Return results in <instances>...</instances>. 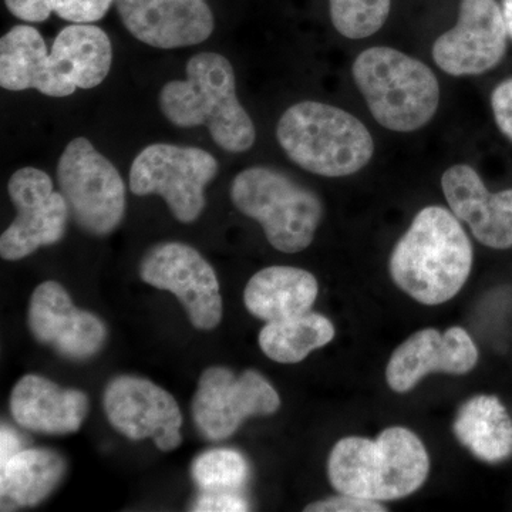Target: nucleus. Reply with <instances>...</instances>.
Here are the masks:
<instances>
[{
    "label": "nucleus",
    "mask_w": 512,
    "mask_h": 512,
    "mask_svg": "<svg viewBox=\"0 0 512 512\" xmlns=\"http://www.w3.org/2000/svg\"><path fill=\"white\" fill-rule=\"evenodd\" d=\"M114 0H5L15 18L28 23H43L56 13L70 23L99 22L109 12Z\"/></svg>",
    "instance_id": "a878e982"
},
{
    "label": "nucleus",
    "mask_w": 512,
    "mask_h": 512,
    "mask_svg": "<svg viewBox=\"0 0 512 512\" xmlns=\"http://www.w3.org/2000/svg\"><path fill=\"white\" fill-rule=\"evenodd\" d=\"M158 100L173 126H207L214 143L228 153H245L255 144V124L239 103L234 67L227 57L214 52L192 56L187 79L164 84Z\"/></svg>",
    "instance_id": "f03ea898"
},
{
    "label": "nucleus",
    "mask_w": 512,
    "mask_h": 512,
    "mask_svg": "<svg viewBox=\"0 0 512 512\" xmlns=\"http://www.w3.org/2000/svg\"><path fill=\"white\" fill-rule=\"evenodd\" d=\"M335 338V326L319 313L306 312L275 322H266L259 333V346L278 363H299L312 350L323 348Z\"/></svg>",
    "instance_id": "b1692460"
},
{
    "label": "nucleus",
    "mask_w": 512,
    "mask_h": 512,
    "mask_svg": "<svg viewBox=\"0 0 512 512\" xmlns=\"http://www.w3.org/2000/svg\"><path fill=\"white\" fill-rule=\"evenodd\" d=\"M508 37L497 0H461L456 26L437 37L431 55L450 76H478L503 60Z\"/></svg>",
    "instance_id": "f8f14e48"
},
{
    "label": "nucleus",
    "mask_w": 512,
    "mask_h": 512,
    "mask_svg": "<svg viewBox=\"0 0 512 512\" xmlns=\"http://www.w3.org/2000/svg\"><path fill=\"white\" fill-rule=\"evenodd\" d=\"M16 218L0 237V255L19 261L37 249L62 241L70 217L62 192L53 190L52 178L35 167L20 168L8 183Z\"/></svg>",
    "instance_id": "9d476101"
},
{
    "label": "nucleus",
    "mask_w": 512,
    "mask_h": 512,
    "mask_svg": "<svg viewBox=\"0 0 512 512\" xmlns=\"http://www.w3.org/2000/svg\"><path fill=\"white\" fill-rule=\"evenodd\" d=\"M124 28L157 49L200 45L215 22L207 0H114Z\"/></svg>",
    "instance_id": "2eb2a0df"
},
{
    "label": "nucleus",
    "mask_w": 512,
    "mask_h": 512,
    "mask_svg": "<svg viewBox=\"0 0 512 512\" xmlns=\"http://www.w3.org/2000/svg\"><path fill=\"white\" fill-rule=\"evenodd\" d=\"M451 212L466 222L478 242L493 249L512 248V188L493 194L468 164H456L441 177Z\"/></svg>",
    "instance_id": "f3484780"
},
{
    "label": "nucleus",
    "mask_w": 512,
    "mask_h": 512,
    "mask_svg": "<svg viewBox=\"0 0 512 512\" xmlns=\"http://www.w3.org/2000/svg\"><path fill=\"white\" fill-rule=\"evenodd\" d=\"M430 458L419 437L406 427H389L375 441L345 437L328 461V476L340 494L373 501L400 500L426 483Z\"/></svg>",
    "instance_id": "7ed1b4c3"
},
{
    "label": "nucleus",
    "mask_w": 512,
    "mask_h": 512,
    "mask_svg": "<svg viewBox=\"0 0 512 512\" xmlns=\"http://www.w3.org/2000/svg\"><path fill=\"white\" fill-rule=\"evenodd\" d=\"M66 471V461L45 448H22L0 464V494L3 504L33 507L45 500Z\"/></svg>",
    "instance_id": "4be33fe9"
},
{
    "label": "nucleus",
    "mask_w": 512,
    "mask_h": 512,
    "mask_svg": "<svg viewBox=\"0 0 512 512\" xmlns=\"http://www.w3.org/2000/svg\"><path fill=\"white\" fill-rule=\"evenodd\" d=\"M249 504L239 493L232 491H204L192 505V511L241 512L248 511Z\"/></svg>",
    "instance_id": "cd10ccee"
},
{
    "label": "nucleus",
    "mask_w": 512,
    "mask_h": 512,
    "mask_svg": "<svg viewBox=\"0 0 512 512\" xmlns=\"http://www.w3.org/2000/svg\"><path fill=\"white\" fill-rule=\"evenodd\" d=\"M353 80L380 126L412 133L426 126L440 103L436 74L392 47H370L353 63Z\"/></svg>",
    "instance_id": "39448f33"
},
{
    "label": "nucleus",
    "mask_w": 512,
    "mask_h": 512,
    "mask_svg": "<svg viewBox=\"0 0 512 512\" xmlns=\"http://www.w3.org/2000/svg\"><path fill=\"white\" fill-rule=\"evenodd\" d=\"M281 399L272 384L255 370L235 376L227 367H210L192 400L195 426L205 439H228L248 417L274 414Z\"/></svg>",
    "instance_id": "1a4fd4ad"
},
{
    "label": "nucleus",
    "mask_w": 512,
    "mask_h": 512,
    "mask_svg": "<svg viewBox=\"0 0 512 512\" xmlns=\"http://www.w3.org/2000/svg\"><path fill=\"white\" fill-rule=\"evenodd\" d=\"M0 86L9 92L35 89L49 97H69L77 90L63 60L29 25L13 26L0 39Z\"/></svg>",
    "instance_id": "a211bd4d"
},
{
    "label": "nucleus",
    "mask_w": 512,
    "mask_h": 512,
    "mask_svg": "<svg viewBox=\"0 0 512 512\" xmlns=\"http://www.w3.org/2000/svg\"><path fill=\"white\" fill-rule=\"evenodd\" d=\"M140 276L146 284L174 293L195 328L211 330L220 325V282L197 249L181 242L158 244L141 261Z\"/></svg>",
    "instance_id": "9b49d317"
},
{
    "label": "nucleus",
    "mask_w": 512,
    "mask_h": 512,
    "mask_svg": "<svg viewBox=\"0 0 512 512\" xmlns=\"http://www.w3.org/2000/svg\"><path fill=\"white\" fill-rule=\"evenodd\" d=\"M276 138L293 163L322 177L356 174L375 153L372 134L362 121L319 101L289 107L278 121Z\"/></svg>",
    "instance_id": "20e7f679"
},
{
    "label": "nucleus",
    "mask_w": 512,
    "mask_h": 512,
    "mask_svg": "<svg viewBox=\"0 0 512 512\" xmlns=\"http://www.w3.org/2000/svg\"><path fill=\"white\" fill-rule=\"evenodd\" d=\"M495 123L512 140V77L495 87L491 94Z\"/></svg>",
    "instance_id": "c756f323"
},
{
    "label": "nucleus",
    "mask_w": 512,
    "mask_h": 512,
    "mask_svg": "<svg viewBox=\"0 0 512 512\" xmlns=\"http://www.w3.org/2000/svg\"><path fill=\"white\" fill-rule=\"evenodd\" d=\"M22 450V441L10 427L2 426L0 430V464L6 463L10 457Z\"/></svg>",
    "instance_id": "7c9ffc66"
},
{
    "label": "nucleus",
    "mask_w": 512,
    "mask_h": 512,
    "mask_svg": "<svg viewBox=\"0 0 512 512\" xmlns=\"http://www.w3.org/2000/svg\"><path fill=\"white\" fill-rule=\"evenodd\" d=\"M231 201L239 212L261 224L276 251H305L315 238L323 205L315 192L269 167H249L231 184Z\"/></svg>",
    "instance_id": "423d86ee"
},
{
    "label": "nucleus",
    "mask_w": 512,
    "mask_h": 512,
    "mask_svg": "<svg viewBox=\"0 0 512 512\" xmlns=\"http://www.w3.org/2000/svg\"><path fill=\"white\" fill-rule=\"evenodd\" d=\"M318 281L311 272L293 266H269L249 279L245 306L265 322L311 312L318 298Z\"/></svg>",
    "instance_id": "aec40b11"
},
{
    "label": "nucleus",
    "mask_w": 512,
    "mask_h": 512,
    "mask_svg": "<svg viewBox=\"0 0 512 512\" xmlns=\"http://www.w3.org/2000/svg\"><path fill=\"white\" fill-rule=\"evenodd\" d=\"M56 174L70 217L84 232L106 237L119 227L126 212V185L119 170L87 138L67 144Z\"/></svg>",
    "instance_id": "0eeeda50"
},
{
    "label": "nucleus",
    "mask_w": 512,
    "mask_h": 512,
    "mask_svg": "<svg viewBox=\"0 0 512 512\" xmlns=\"http://www.w3.org/2000/svg\"><path fill=\"white\" fill-rule=\"evenodd\" d=\"M218 170L217 158L202 148L151 144L131 164L130 190L138 197L160 195L175 220L191 224L201 217L205 188Z\"/></svg>",
    "instance_id": "6e6552de"
},
{
    "label": "nucleus",
    "mask_w": 512,
    "mask_h": 512,
    "mask_svg": "<svg viewBox=\"0 0 512 512\" xmlns=\"http://www.w3.org/2000/svg\"><path fill=\"white\" fill-rule=\"evenodd\" d=\"M10 412L25 429L62 436L82 427L89 399L80 390L63 389L45 377L28 375L13 387Z\"/></svg>",
    "instance_id": "6ab92c4d"
},
{
    "label": "nucleus",
    "mask_w": 512,
    "mask_h": 512,
    "mask_svg": "<svg viewBox=\"0 0 512 512\" xmlns=\"http://www.w3.org/2000/svg\"><path fill=\"white\" fill-rule=\"evenodd\" d=\"M306 512H386L379 501L342 494L340 497L318 501L305 508Z\"/></svg>",
    "instance_id": "c85d7f7f"
},
{
    "label": "nucleus",
    "mask_w": 512,
    "mask_h": 512,
    "mask_svg": "<svg viewBox=\"0 0 512 512\" xmlns=\"http://www.w3.org/2000/svg\"><path fill=\"white\" fill-rule=\"evenodd\" d=\"M191 476L202 491L239 493L248 480V461L239 451L215 448L195 458Z\"/></svg>",
    "instance_id": "393cba45"
},
{
    "label": "nucleus",
    "mask_w": 512,
    "mask_h": 512,
    "mask_svg": "<svg viewBox=\"0 0 512 512\" xmlns=\"http://www.w3.org/2000/svg\"><path fill=\"white\" fill-rule=\"evenodd\" d=\"M69 67L77 89L100 86L111 69L113 47L110 37L92 23H73L60 30L52 46Z\"/></svg>",
    "instance_id": "5701e85b"
},
{
    "label": "nucleus",
    "mask_w": 512,
    "mask_h": 512,
    "mask_svg": "<svg viewBox=\"0 0 512 512\" xmlns=\"http://www.w3.org/2000/svg\"><path fill=\"white\" fill-rule=\"evenodd\" d=\"M104 410L111 426L131 440L153 439L163 451L183 443V414L167 390L136 376L111 380L104 393Z\"/></svg>",
    "instance_id": "ddd939ff"
},
{
    "label": "nucleus",
    "mask_w": 512,
    "mask_h": 512,
    "mask_svg": "<svg viewBox=\"0 0 512 512\" xmlns=\"http://www.w3.org/2000/svg\"><path fill=\"white\" fill-rule=\"evenodd\" d=\"M28 323L40 343L67 359H89L107 339L104 323L93 313L76 308L66 289L55 281L43 282L33 292Z\"/></svg>",
    "instance_id": "4468645a"
},
{
    "label": "nucleus",
    "mask_w": 512,
    "mask_h": 512,
    "mask_svg": "<svg viewBox=\"0 0 512 512\" xmlns=\"http://www.w3.org/2000/svg\"><path fill=\"white\" fill-rule=\"evenodd\" d=\"M330 18L340 35L366 39L383 28L392 0H329Z\"/></svg>",
    "instance_id": "bb28decb"
},
{
    "label": "nucleus",
    "mask_w": 512,
    "mask_h": 512,
    "mask_svg": "<svg viewBox=\"0 0 512 512\" xmlns=\"http://www.w3.org/2000/svg\"><path fill=\"white\" fill-rule=\"evenodd\" d=\"M390 275L414 301L441 305L466 285L473 247L460 220L447 208H423L390 256Z\"/></svg>",
    "instance_id": "f257e3e1"
},
{
    "label": "nucleus",
    "mask_w": 512,
    "mask_h": 512,
    "mask_svg": "<svg viewBox=\"0 0 512 512\" xmlns=\"http://www.w3.org/2000/svg\"><path fill=\"white\" fill-rule=\"evenodd\" d=\"M503 8L505 22H507L508 33L512 39V0H503Z\"/></svg>",
    "instance_id": "2f4dec72"
},
{
    "label": "nucleus",
    "mask_w": 512,
    "mask_h": 512,
    "mask_svg": "<svg viewBox=\"0 0 512 512\" xmlns=\"http://www.w3.org/2000/svg\"><path fill=\"white\" fill-rule=\"evenodd\" d=\"M477 362V346L466 329L454 326L444 333L424 329L394 350L386 380L394 392L407 393L430 373L466 375Z\"/></svg>",
    "instance_id": "dca6fc26"
},
{
    "label": "nucleus",
    "mask_w": 512,
    "mask_h": 512,
    "mask_svg": "<svg viewBox=\"0 0 512 512\" xmlns=\"http://www.w3.org/2000/svg\"><path fill=\"white\" fill-rule=\"evenodd\" d=\"M453 431L458 441L485 463L512 457V419L498 397L480 394L464 403Z\"/></svg>",
    "instance_id": "412c9836"
}]
</instances>
